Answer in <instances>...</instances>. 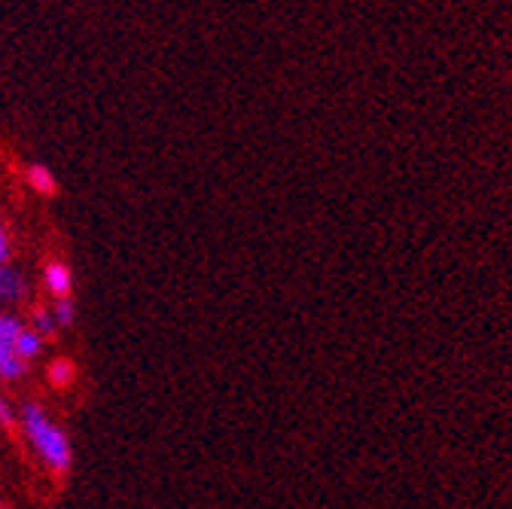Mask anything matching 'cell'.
<instances>
[{"instance_id":"cell-11","label":"cell","mask_w":512,"mask_h":509,"mask_svg":"<svg viewBox=\"0 0 512 509\" xmlns=\"http://www.w3.org/2000/svg\"><path fill=\"white\" fill-rule=\"evenodd\" d=\"M0 260H13V238L7 232V226H0Z\"/></svg>"},{"instance_id":"cell-7","label":"cell","mask_w":512,"mask_h":509,"mask_svg":"<svg viewBox=\"0 0 512 509\" xmlns=\"http://www.w3.org/2000/svg\"><path fill=\"white\" fill-rule=\"evenodd\" d=\"M46 378H49V385L52 388H71L74 381H77V366L68 360V357H55L46 369Z\"/></svg>"},{"instance_id":"cell-12","label":"cell","mask_w":512,"mask_h":509,"mask_svg":"<svg viewBox=\"0 0 512 509\" xmlns=\"http://www.w3.org/2000/svg\"><path fill=\"white\" fill-rule=\"evenodd\" d=\"M0 311H4V305H0Z\"/></svg>"},{"instance_id":"cell-2","label":"cell","mask_w":512,"mask_h":509,"mask_svg":"<svg viewBox=\"0 0 512 509\" xmlns=\"http://www.w3.org/2000/svg\"><path fill=\"white\" fill-rule=\"evenodd\" d=\"M25 321L13 311H0V381H22L28 375V360L16 348V333Z\"/></svg>"},{"instance_id":"cell-5","label":"cell","mask_w":512,"mask_h":509,"mask_svg":"<svg viewBox=\"0 0 512 509\" xmlns=\"http://www.w3.org/2000/svg\"><path fill=\"white\" fill-rule=\"evenodd\" d=\"M25 183L34 189L37 196H43V199L58 196V180H55V174L46 165H40V162H34V165L25 168Z\"/></svg>"},{"instance_id":"cell-9","label":"cell","mask_w":512,"mask_h":509,"mask_svg":"<svg viewBox=\"0 0 512 509\" xmlns=\"http://www.w3.org/2000/svg\"><path fill=\"white\" fill-rule=\"evenodd\" d=\"M28 324H31V327H34L46 342L58 336V324H55V317H52V308H43V305H40V308H34Z\"/></svg>"},{"instance_id":"cell-6","label":"cell","mask_w":512,"mask_h":509,"mask_svg":"<svg viewBox=\"0 0 512 509\" xmlns=\"http://www.w3.org/2000/svg\"><path fill=\"white\" fill-rule=\"evenodd\" d=\"M16 348H19V354H22L28 363H34V360L43 354L46 339H43L31 324H22V327H19V333H16Z\"/></svg>"},{"instance_id":"cell-8","label":"cell","mask_w":512,"mask_h":509,"mask_svg":"<svg viewBox=\"0 0 512 509\" xmlns=\"http://www.w3.org/2000/svg\"><path fill=\"white\" fill-rule=\"evenodd\" d=\"M49 308H52V317H55L58 330H68V327L77 324V302L71 296H58Z\"/></svg>"},{"instance_id":"cell-1","label":"cell","mask_w":512,"mask_h":509,"mask_svg":"<svg viewBox=\"0 0 512 509\" xmlns=\"http://www.w3.org/2000/svg\"><path fill=\"white\" fill-rule=\"evenodd\" d=\"M19 424L22 433L28 439V445L34 449V455L46 464V470L52 473H68L74 464V445L71 436L64 433L61 424H55V418L34 400L19 406Z\"/></svg>"},{"instance_id":"cell-10","label":"cell","mask_w":512,"mask_h":509,"mask_svg":"<svg viewBox=\"0 0 512 509\" xmlns=\"http://www.w3.org/2000/svg\"><path fill=\"white\" fill-rule=\"evenodd\" d=\"M16 421H19V409L4 394H0V427H13Z\"/></svg>"},{"instance_id":"cell-3","label":"cell","mask_w":512,"mask_h":509,"mask_svg":"<svg viewBox=\"0 0 512 509\" xmlns=\"http://www.w3.org/2000/svg\"><path fill=\"white\" fill-rule=\"evenodd\" d=\"M28 278L7 260H0V305H22L28 299Z\"/></svg>"},{"instance_id":"cell-4","label":"cell","mask_w":512,"mask_h":509,"mask_svg":"<svg viewBox=\"0 0 512 509\" xmlns=\"http://www.w3.org/2000/svg\"><path fill=\"white\" fill-rule=\"evenodd\" d=\"M43 284L49 290L52 299L58 296H74V272L68 263H61V260H52L43 266Z\"/></svg>"}]
</instances>
